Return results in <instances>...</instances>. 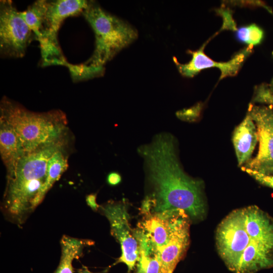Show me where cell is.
Masks as SVG:
<instances>
[{
  "label": "cell",
  "mask_w": 273,
  "mask_h": 273,
  "mask_svg": "<svg viewBox=\"0 0 273 273\" xmlns=\"http://www.w3.org/2000/svg\"><path fill=\"white\" fill-rule=\"evenodd\" d=\"M152 187L151 209H179L200 219L205 214L202 182L188 175L178 161L172 136L159 134L140 149Z\"/></svg>",
  "instance_id": "cell-1"
},
{
  "label": "cell",
  "mask_w": 273,
  "mask_h": 273,
  "mask_svg": "<svg viewBox=\"0 0 273 273\" xmlns=\"http://www.w3.org/2000/svg\"><path fill=\"white\" fill-rule=\"evenodd\" d=\"M68 144L67 136L25 154L14 172L6 176L7 183L1 209L5 218L19 227L25 223L41 203L46 190L49 159L60 149Z\"/></svg>",
  "instance_id": "cell-2"
},
{
  "label": "cell",
  "mask_w": 273,
  "mask_h": 273,
  "mask_svg": "<svg viewBox=\"0 0 273 273\" xmlns=\"http://www.w3.org/2000/svg\"><path fill=\"white\" fill-rule=\"evenodd\" d=\"M0 113L17 133L25 154L68 136L66 115L60 110L35 112L4 96Z\"/></svg>",
  "instance_id": "cell-3"
},
{
  "label": "cell",
  "mask_w": 273,
  "mask_h": 273,
  "mask_svg": "<svg viewBox=\"0 0 273 273\" xmlns=\"http://www.w3.org/2000/svg\"><path fill=\"white\" fill-rule=\"evenodd\" d=\"M95 36V48L91 57L83 64L104 67L122 49L138 37L135 29L103 9L95 1H88L81 14Z\"/></svg>",
  "instance_id": "cell-4"
},
{
  "label": "cell",
  "mask_w": 273,
  "mask_h": 273,
  "mask_svg": "<svg viewBox=\"0 0 273 273\" xmlns=\"http://www.w3.org/2000/svg\"><path fill=\"white\" fill-rule=\"evenodd\" d=\"M88 3L84 0H46L42 25L35 34L42 66L62 65L66 62L59 44L58 31L66 18L82 14Z\"/></svg>",
  "instance_id": "cell-5"
},
{
  "label": "cell",
  "mask_w": 273,
  "mask_h": 273,
  "mask_svg": "<svg viewBox=\"0 0 273 273\" xmlns=\"http://www.w3.org/2000/svg\"><path fill=\"white\" fill-rule=\"evenodd\" d=\"M216 242L219 255L229 269L234 273L246 249L260 246L273 250L247 232L241 208L233 211L220 223L216 230Z\"/></svg>",
  "instance_id": "cell-6"
},
{
  "label": "cell",
  "mask_w": 273,
  "mask_h": 273,
  "mask_svg": "<svg viewBox=\"0 0 273 273\" xmlns=\"http://www.w3.org/2000/svg\"><path fill=\"white\" fill-rule=\"evenodd\" d=\"M35 36L13 2L0 1V54L4 58H20Z\"/></svg>",
  "instance_id": "cell-7"
},
{
  "label": "cell",
  "mask_w": 273,
  "mask_h": 273,
  "mask_svg": "<svg viewBox=\"0 0 273 273\" xmlns=\"http://www.w3.org/2000/svg\"><path fill=\"white\" fill-rule=\"evenodd\" d=\"M100 209L109 222L111 235L121 246V255L117 262L125 263L129 272L138 261L139 245L134 231L130 227L127 206L124 202L110 201Z\"/></svg>",
  "instance_id": "cell-8"
},
{
  "label": "cell",
  "mask_w": 273,
  "mask_h": 273,
  "mask_svg": "<svg viewBox=\"0 0 273 273\" xmlns=\"http://www.w3.org/2000/svg\"><path fill=\"white\" fill-rule=\"evenodd\" d=\"M248 114L256 127L259 149L256 157L242 168L273 175V110L250 104Z\"/></svg>",
  "instance_id": "cell-9"
},
{
  "label": "cell",
  "mask_w": 273,
  "mask_h": 273,
  "mask_svg": "<svg viewBox=\"0 0 273 273\" xmlns=\"http://www.w3.org/2000/svg\"><path fill=\"white\" fill-rule=\"evenodd\" d=\"M206 43L198 50L188 51L192 57L187 63L180 64L174 58L173 60L179 72L185 77H193L202 70L216 67L220 71L219 80L229 76L236 75L246 58L252 52V47L248 46L237 54L228 62H216L208 57L204 52Z\"/></svg>",
  "instance_id": "cell-10"
},
{
  "label": "cell",
  "mask_w": 273,
  "mask_h": 273,
  "mask_svg": "<svg viewBox=\"0 0 273 273\" xmlns=\"http://www.w3.org/2000/svg\"><path fill=\"white\" fill-rule=\"evenodd\" d=\"M190 218L176 230L168 241L156 249L160 263L159 273H172L183 257L190 240Z\"/></svg>",
  "instance_id": "cell-11"
},
{
  "label": "cell",
  "mask_w": 273,
  "mask_h": 273,
  "mask_svg": "<svg viewBox=\"0 0 273 273\" xmlns=\"http://www.w3.org/2000/svg\"><path fill=\"white\" fill-rule=\"evenodd\" d=\"M0 154L5 165L7 176L15 170L20 159L25 155L21 142L13 127L0 117Z\"/></svg>",
  "instance_id": "cell-12"
},
{
  "label": "cell",
  "mask_w": 273,
  "mask_h": 273,
  "mask_svg": "<svg viewBox=\"0 0 273 273\" xmlns=\"http://www.w3.org/2000/svg\"><path fill=\"white\" fill-rule=\"evenodd\" d=\"M257 142L255 124L247 113L235 128L233 135V145L239 166L249 160Z\"/></svg>",
  "instance_id": "cell-13"
},
{
  "label": "cell",
  "mask_w": 273,
  "mask_h": 273,
  "mask_svg": "<svg viewBox=\"0 0 273 273\" xmlns=\"http://www.w3.org/2000/svg\"><path fill=\"white\" fill-rule=\"evenodd\" d=\"M94 242L63 235L60 240L61 255L59 265L54 273H73L72 262L83 255L86 246H91Z\"/></svg>",
  "instance_id": "cell-14"
},
{
  "label": "cell",
  "mask_w": 273,
  "mask_h": 273,
  "mask_svg": "<svg viewBox=\"0 0 273 273\" xmlns=\"http://www.w3.org/2000/svg\"><path fill=\"white\" fill-rule=\"evenodd\" d=\"M139 245L135 273H159L160 263L156 249L139 230L134 231Z\"/></svg>",
  "instance_id": "cell-15"
},
{
  "label": "cell",
  "mask_w": 273,
  "mask_h": 273,
  "mask_svg": "<svg viewBox=\"0 0 273 273\" xmlns=\"http://www.w3.org/2000/svg\"><path fill=\"white\" fill-rule=\"evenodd\" d=\"M68 144L65 145L55 152L48 161L46 184V190L47 193L67 169L68 167Z\"/></svg>",
  "instance_id": "cell-16"
},
{
  "label": "cell",
  "mask_w": 273,
  "mask_h": 273,
  "mask_svg": "<svg viewBox=\"0 0 273 273\" xmlns=\"http://www.w3.org/2000/svg\"><path fill=\"white\" fill-rule=\"evenodd\" d=\"M236 36L240 41L253 47L261 42L263 37V31L259 26L252 24L237 29Z\"/></svg>",
  "instance_id": "cell-17"
},
{
  "label": "cell",
  "mask_w": 273,
  "mask_h": 273,
  "mask_svg": "<svg viewBox=\"0 0 273 273\" xmlns=\"http://www.w3.org/2000/svg\"><path fill=\"white\" fill-rule=\"evenodd\" d=\"M66 67L68 68L72 79L78 81L103 75L104 67H93L81 64L78 65L67 63Z\"/></svg>",
  "instance_id": "cell-18"
},
{
  "label": "cell",
  "mask_w": 273,
  "mask_h": 273,
  "mask_svg": "<svg viewBox=\"0 0 273 273\" xmlns=\"http://www.w3.org/2000/svg\"><path fill=\"white\" fill-rule=\"evenodd\" d=\"M253 101L273 107V94L269 89L268 84L262 83L255 87Z\"/></svg>",
  "instance_id": "cell-19"
},
{
  "label": "cell",
  "mask_w": 273,
  "mask_h": 273,
  "mask_svg": "<svg viewBox=\"0 0 273 273\" xmlns=\"http://www.w3.org/2000/svg\"><path fill=\"white\" fill-rule=\"evenodd\" d=\"M243 170L259 183L273 189V175H266L249 169Z\"/></svg>",
  "instance_id": "cell-20"
},
{
  "label": "cell",
  "mask_w": 273,
  "mask_h": 273,
  "mask_svg": "<svg viewBox=\"0 0 273 273\" xmlns=\"http://www.w3.org/2000/svg\"><path fill=\"white\" fill-rule=\"evenodd\" d=\"M122 180L121 176L117 172L112 171L108 173L106 180L108 185L111 186H115L119 185Z\"/></svg>",
  "instance_id": "cell-21"
},
{
  "label": "cell",
  "mask_w": 273,
  "mask_h": 273,
  "mask_svg": "<svg viewBox=\"0 0 273 273\" xmlns=\"http://www.w3.org/2000/svg\"><path fill=\"white\" fill-rule=\"evenodd\" d=\"M97 194L92 193L87 195L86 196L85 201L87 205L89 206L93 210L97 211L100 208V205H99L96 201Z\"/></svg>",
  "instance_id": "cell-22"
},
{
  "label": "cell",
  "mask_w": 273,
  "mask_h": 273,
  "mask_svg": "<svg viewBox=\"0 0 273 273\" xmlns=\"http://www.w3.org/2000/svg\"><path fill=\"white\" fill-rule=\"evenodd\" d=\"M79 272L80 273H92L91 272H90L87 269L86 267H82V268L81 269H80Z\"/></svg>",
  "instance_id": "cell-23"
},
{
  "label": "cell",
  "mask_w": 273,
  "mask_h": 273,
  "mask_svg": "<svg viewBox=\"0 0 273 273\" xmlns=\"http://www.w3.org/2000/svg\"><path fill=\"white\" fill-rule=\"evenodd\" d=\"M268 86L271 92L273 94V83H270V84H268Z\"/></svg>",
  "instance_id": "cell-24"
},
{
  "label": "cell",
  "mask_w": 273,
  "mask_h": 273,
  "mask_svg": "<svg viewBox=\"0 0 273 273\" xmlns=\"http://www.w3.org/2000/svg\"><path fill=\"white\" fill-rule=\"evenodd\" d=\"M270 83H273V78H272V79H271V80L270 81Z\"/></svg>",
  "instance_id": "cell-25"
}]
</instances>
